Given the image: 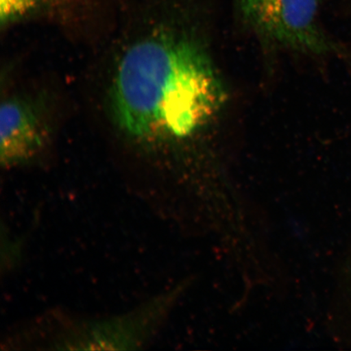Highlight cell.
<instances>
[{
    "instance_id": "cell-1",
    "label": "cell",
    "mask_w": 351,
    "mask_h": 351,
    "mask_svg": "<svg viewBox=\"0 0 351 351\" xmlns=\"http://www.w3.org/2000/svg\"><path fill=\"white\" fill-rule=\"evenodd\" d=\"M225 99L206 52L169 34L143 39L127 51L112 91L118 124L142 139L189 137L215 117Z\"/></svg>"
},
{
    "instance_id": "cell-2",
    "label": "cell",
    "mask_w": 351,
    "mask_h": 351,
    "mask_svg": "<svg viewBox=\"0 0 351 351\" xmlns=\"http://www.w3.org/2000/svg\"><path fill=\"white\" fill-rule=\"evenodd\" d=\"M42 145L40 126L33 110L12 99L1 108V160L11 165L28 159Z\"/></svg>"
},
{
    "instance_id": "cell-3",
    "label": "cell",
    "mask_w": 351,
    "mask_h": 351,
    "mask_svg": "<svg viewBox=\"0 0 351 351\" xmlns=\"http://www.w3.org/2000/svg\"><path fill=\"white\" fill-rule=\"evenodd\" d=\"M76 0H0V15L3 22L21 19L43 8L65 5Z\"/></svg>"
},
{
    "instance_id": "cell-4",
    "label": "cell",
    "mask_w": 351,
    "mask_h": 351,
    "mask_svg": "<svg viewBox=\"0 0 351 351\" xmlns=\"http://www.w3.org/2000/svg\"><path fill=\"white\" fill-rule=\"evenodd\" d=\"M271 0H236L239 7L241 16L252 25Z\"/></svg>"
}]
</instances>
